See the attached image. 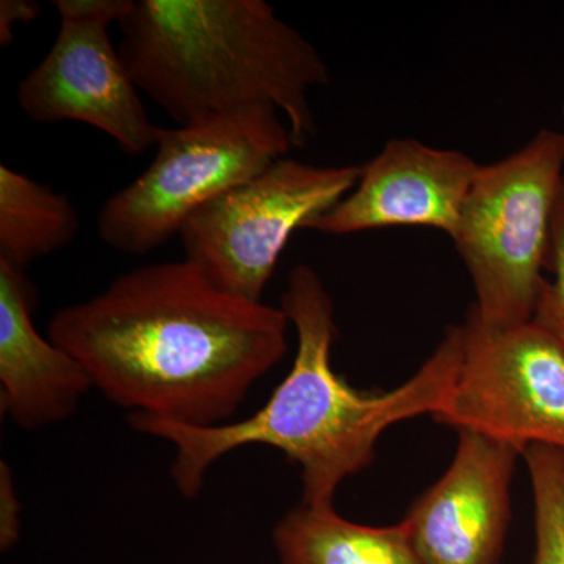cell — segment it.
Segmentation results:
<instances>
[{
	"label": "cell",
	"instance_id": "13",
	"mask_svg": "<svg viewBox=\"0 0 564 564\" xmlns=\"http://www.w3.org/2000/svg\"><path fill=\"white\" fill-rule=\"evenodd\" d=\"M79 228L68 196L0 165V261L24 270L73 243Z\"/></svg>",
	"mask_w": 564,
	"mask_h": 564
},
{
	"label": "cell",
	"instance_id": "11",
	"mask_svg": "<svg viewBox=\"0 0 564 564\" xmlns=\"http://www.w3.org/2000/svg\"><path fill=\"white\" fill-rule=\"evenodd\" d=\"M35 307L24 270L0 261V410L28 432L66 421L95 389L73 355L41 336Z\"/></svg>",
	"mask_w": 564,
	"mask_h": 564
},
{
	"label": "cell",
	"instance_id": "16",
	"mask_svg": "<svg viewBox=\"0 0 564 564\" xmlns=\"http://www.w3.org/2000/svg\"><path fill=\"white\" fill-rule=\"evenodd\" d=\"M21 538V502L9 464L0 463V551L10 552Z\"/></svg>",
	"mask_w": 564,
	"mask_h": 564
},
{
	"label": "cell",
	"instance_id": "18",
	"mask_svg": "<svg viewBox=\"0 0 564 564\" xmlns=\"http://www.w3.org/2000/svg\"><path fill=\"white\" fill-rule=\"evenodd\" d=\"M563 115H564V104H563Z\"/></svg>",
	"mask_w": 564,
	"mask_h": 564
},
{
	"label": "cell",
	"instance_id": "12",
	"mask_svg": "<svg viewBox=\"0 0 564 564\" xmlns=\"http://www.w3.org/2000/svg\"><path fill=\"white\" fill-rule=\"evenodd\" d=\"M272 541L280 564H423L403 521L356 524L334 505L302 502L274 525Z\"/></svg>",
	"mask_w": 564,
	"mask_h": 564
},
{
	"label": "cell",
	"instance_id": "7",
	"mask_svg": "<svg viewBox=\"0 0 564 564\" xmlns=\"http://www.w3.org/2000/svg\"><path fill=\"white\" fill-rule=\"evenodd\" d=\"M462 364L436 422L513 445L564 451V347L534 321L488 328L467 313Z\"/></svg>",
	"mask_w": 564,
	"mask_h": 564
},
{
	"label": "cell",
	"instance_id": "14",
	"mask_svg": "<svg viewBox=\"0 0 564 564\" xmlns=\"http://www.w3.org/2000/svg\"><path fill=\"white\" fill-rule=\"evenodd\" d=\"M522 456L533 491V564H564V451L530 445Z\"/></svg>",
	"mask_w": 564,
	"mask_h": 564
},
{
	"label": "cell",
	"instance_id": "8",
	"mask_svg": "<svg viewBox=\"0 0 564 564\" xmlns=\"http://www.w3.org/2000/svg\"><path fill=\"white\" fill-rule=\"evenodd\" d=\"M135 0H55L61 31L46 57L18 85V102L40 124L76 121L131 155L154 147L159 128L110 39Z\"/></svg>",
	"mask_w": 564,
	"mask_h": 564
},
{
	"label": "cell",
	"instance_id": "6",
	"mask_svg": "<svg viewBox=\"0 0 564 564\" xmlns=\"http://www.w3.org/2000/svg\"><path fill=\"white\" fill-rule=\"evenodd\" d=\"M362 166H317L281 158L206 204L180 232L185 259L221 291L262 302L292 234L332 210Z\"/></svg>",
	"mask_w": 564,
	"mask_h": 564
},
{
	"label": "cell",
	"instance_id": "1",
	"mask_svg": "<svg viewBox=\"0 0 564 564\" xmlns=\"http://www.w3.org/2000/svg\"><path fill=\"white\" fill-rule=\"evenodd\" d=\"M289 325L281 307L221 291L184 259L120 274L57 311L47 336L129 414L209 429L288 355Z\"/></svg>",
	"mask_w": 564,
	"mask_h": 564
},
{
	"label": "cell",
	"instance_id": "3",
	"mask_svg": "<svg viewBox=\"0 0 564 564\" xmlns=\"http://www.w3.org/2000/svg\"><path fill=\"white\" fill-rule=\"evenodd\" d=\"M120 54L140 91L181 124L250 107L284 115L293 147L315 133L310 91L332 84L302 33L262 0H137Z\"/></svg>",
	"mask_w": 564,
	"mask_h": 564
},
{
	"label": "cell",
	"instance_id": "10",
	"mask_svg": "<svg viewBox=\"0 0 564 564\" xmlns=\"http://www.w3.org/2000/svg\"><path fill=\"white\" fill-rule=\"evenodd\" d=\"M480 166L462 151L441 150L415 139L388 141L380 154L362 165L358 184L343 202L304 229L348 236L423 226L454 239Z\"/></svg>",
	"mask_w": 564,
	"mask_h": 564
},
{
	"label": "cell",
	"instance_id": "2",
	"mask_svg": "<svg viewBox=\"0 0 564 564\" xmlns=\"http://www.w3.org/2000/svg\"><path fill=\"white\" fill-rule=\"evenodd\" d=\"M280 307L295 326L296 355L288 377L258 413L209 429L128 415L135 432L174 445L170 475L185 499L202 492L218 459L258 444L300 464L303 503L334 505L339 486L373 463L381 434L395 423L436 413L458 375L463 325L448 328L406 383L383 393L358 391L333 369L336 317L332 296L313 267H293Z\"/></svg>",
	"mask_w": 564,
	"mask_h": 564
},
{
	"label": "cell",
	"instance_id": "17",
	"mask_svg": "<svg viewBox=\"0 0 564 564\" xmlns=\"http://www.w3.org/2000/svg\"><path fill=\"white\" fill-rule=\"evenodd\" d=\"M40 3L33 0H2L0 2V46H10L14 25L29 24L39 18Z\"/></svg>",
	"mask_w": 564,
	"mask_h": 564
},
{
	"label": "cell",
	"instance_id": "4",
	"mask_svg": "<svg viewBox=\"0 0 564 564\" xmlns=\"http://www.w3.org/2000/svg\"><path fill=\"white\" fill-rule=\"evenodd\" d=\"M154 147L150 166L99 212V237L113 250L161 248L202 207L285 158L293 143L280 111L259 106L159 128Z\"/></svg>",
	"mask_w": 564,
	"mask_h": 564
},
{
	"label": "cell",
	"instance_id": "5",
	"mask_svg": "<svg viewBox=\"0 0 564 564\" xmlns=\"http://www.w3.org/2000/svg\"><path fill=\"white\" fill-rule=\"evenodd\" d=\"M563 170L564 133L543 129L475 177L452 240L477 296L470 311L488 328L533 318Z\"/></svg>",
	"mask_w": 564,
	"mask_h": 564
},
{
	"label": "cell",
	"instance_id": "15",
	"mask_svg": "<svg viewBox=\"0 0 564 564\" xmlns=\"http://www.w3.org/2000/svg\"><path fill=\"white\" fill-rule=\"evenodd\" d=\"M545 272L533 318L564 347V180L556 198Z\"/></svg>",
	"mask_w": 564,
	"mask_h": 564
},
{
	"label": "cell",
	"instance_id": "9",
	"mask_svg": "<svg viewBox=\"0 0 564 564\" xmlns=\"http://www.w3.org/2000/svg\"><path fill=\"white\" fill-rule=\"evenodd\" d=\"M522 452L458 430L454 462L403 519L423 564H499Z\"/></svg>",
	"mask_w": 564,
	"mask_h": 564
}]
</instances>
